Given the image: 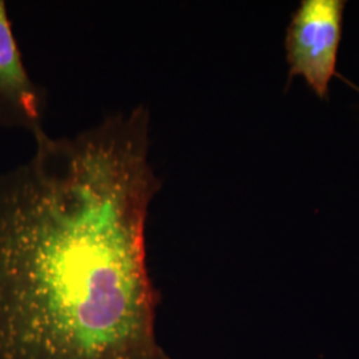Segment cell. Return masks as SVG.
Returning a JSON list of instances; mask_svg holds the SVG:
<instances>
[{"label":"cell","instance_id":"cell-1","mask_svg":"<svg viewBox=\"0 0 359 359\" xmlns=\"http://www.w3.org/2000/svg\"><path fill=\"white\" fill-rule=\"evenodd\" d=\"M32 136L31 158L0 173V359H170L148 268V107Z\"/></svg>","mask_w":359,"mask_h":359},{"label":"cell","instance_id":"cell-2","mask_svg":"<svg viewBox=\"0 0 359 359\" xmlns=\"http://www.w3.org/2000/svg\"><path fill=\"white\" fill-rule=\"evenodd\" d=\"M346 4L345 0H302L285 32L289 81L302 77L323 102L329 99L333 77L338 76L337 62Z\"/></svg>","mask_w":359,"mask_h":359},{"label":"cell","instance_id":"cell-3","mask_svg":"<svg viewBox=\"0 0 359 359\" xmlns=\"http://www.w3.org/2000/svg\"><path fill=\"white\" fill-rule=\"evenodd\" d=\"M47 104V90L29 76L7 6L0 0V129L20 128L36 133L44 129Z\"/></svg>","mask_w":359,"mask_h":359}]
</instances>
